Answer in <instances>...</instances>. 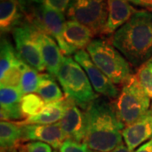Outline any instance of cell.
Masks as SVG:
<instances>
[{
	"instance_id": "6da1fadb",
	"label": "cell",
	"mask_w": 152,
	"mask_h": 152,
	"mask_svg": "<svg viewBox=\"0 0 152 152\" xmlns=\"http://www.w3.org/2000/svg\"><path fill=\"white\" fill-rule=\"evenodd\" d=\"M86 135L84 142L90 151L110 152L123 144L121 123L112 103L96 98L85 110Z\"/></svg>"
},
{
	"instance_id": "7a4b0ae2",
	"label": "cell",
	"mask_w": 152,
	"mask_h": 152,
	"mask_svg": "<svg viewBox=\"0 0 152 152\" xmlns=\"http://www.w3.org/2000/svg\"><path fill=\"white\" fill-rule=\"evenodd\" d=\"M109 42L128 60L140 68L152 57V11H136L129 20L113 33Z\"/></svg>"
},
{
	"instance_id": "3957f363",
	"label": "cell",
	"mask_w": 152,
	"mask_h": 152,
	"mask_svg": "<svg viewBox=\"0 0 152 152\" xmlns=\"http://www.w3.org/2000/svg\"><path fill=\"white\" fill-rule=\"evenodd\" d=\"M86 51L93 63L116 86H123L133 75L130 64L107 40L94 39Z\"/></svg>"
},
{
	"instance_id": "277c9868",
	"label": "cell",
	"mask_w": 152,
	"mask_h": 152,
	"mask_svg": "<svg viewBox=\"0 0 152 152\" xmlns=\"http://www.w3.org/2000/svg\"><path fill=\"white\" fill-rule=\"evenodd\" d=\"M57 79L64 91L65 97L83 111L98 98L86 73L70 56H64Z\"/></svg>"
},
{
	"instance_id": "5b68a950",
	"label": "cell",
	"mask_w": 152,
	"mask_h": 152,
	"mask_svg": "<svg viewBox=\"0 0 152 152\" xmlns=\"http://www.w3.org/2000/svg\"><path fill=\"white\" fill-rule=\"evenodd\" d=\"M151 100L136 75H133L123 85L114 105L121 123L127 126L141 118L151 108Z\"/></svg>"
},
{
	"instance_id": "8992f818",
	"label": "cell",
	"mask_w": 152,
	"mask_h": 152,
	"mask_svg": "<svg viewBox=\"0 0 152 152\" xmlns=\"http://www.w3.org/2000/svg\"><path fill=\"white\" fill-rule=\"evenodd\" d=\"M69 20L86 26L94 36L102 35L108 19L107 0H71L66 12Z\"/></svg>"
},
{
	"instance_id": "52a82bcc",
	"label": "cell",
	"mask_w": 152,
	"mask_h": 152,
	"mask_svg": "<svg viewBox=\"0 0 152 152\" xmlns=\"http://www.w3.org/2000/svg\"><path fill=\"white\" fill-rule=\"evenodd\" d=\"M15 49L21 60L38 72L46 69L40 45L38 42L39 30L26 20L13 31Z\"/></svg>"
},
{
	"instance_id": "ba28073f",
	"label": "cell",
	"mask_w": 152,
	"mask_h": 152,
	"mask_svg": "<svg viewBox=\"0 0 152 152\" xmlns=\"http://www.w3.org/2000/svg\"><path fill=\"white\" fill-rule=\"evenodd\" d=\"M74 58L86 73L93 89L99 94L110 99H117L119 90L93 63L87 51L77 52Z\"/></svg>"
},
{
	"instance_id": "9c48e42d",
	"label": "cell",
	"mask_w": 152,
	"mask_h": 152,
	"mask_svg": "<svg viewBox=\"0 0 152 152\" xmlns=\"http://www.w3.org/2000/svg\"><path fill=\"white\" fill-rule=\"evenodd\" d=\"M22 142H43L59 150L63 143L65 141L66 136L61 129L59 123L53 124H31L21 126Z\"/></svg>"
},
{
	"instance_id": "30bf717a",
	"label": "cell",
	"mask_w": 152,
	"mask_h": 152,
	"mask_svg": "<svg viewBox=\"0 0 152 152\" xmlns=\"http://www.w3.org/2000/svg\"><path fill=\"white\" fill-rule=\"evenodd\" d=\"M59 124L67 140L84 142L86 135L85 111L80 109V107L68 98H66L64 115Z\"/></svg>"
},
{
	"instance_id": "8fae6325",
	"label": "cell",
	"mask_w": 152,
	"mask_h": 152,
	"mask_svg": "<svg viewBox=\"0 0 152 152\" xmlns=\"http://www.w3.org/2000/svg\"><path fill=\"white\" fill-rule=\"evenodd\" d=\"M151 138H152V104L146 113L133 124L125 126L123 130L125 145L133 151Z\"/></svg>"
},
{
	"instance_id": "7c38bea8",
	"label": "cell",
	"mask_w": 152,
	"mask_h": 152,
	"mask_svg": "<svg viewBox=\"0 0 152 152\" xmlns=\"http://www.w3.org/2000/svg\"><path fill=\"white\" fill-rule=\"evenodd\" d=\"M23 96L24 95L20 88L1 87V121L15 122V120H24L25 115L23 114L21 110V99Z\"/></svg>"
},
{
	"instance_id": "4fadbf2b",
	"label": "cell",
	"mask_w": 152,
	"mask_h": 152,
	"mask_svg": "<svg viewBox=\"0 0 152 152\" xmlns=\"http://www.w3.org/2000/svg\"><path fill=\"white\" fill-rule=\"evenodd\" d=\"M38 42L46 69L48 74L57 79L64 58L58 44H57L54 38L41 31L38 34Z\"/></svg>"
},
{
	"instance_id": "5bb4252c",
	"label": "cell",
	"mask_w": 152,
	"mask_h": 152,
	"mask_svg": "<svg viewBox=\"0 0 152 152\" xmlns=\"http://www.w3.org/2000/svg\"><path fill=\"white\" fill-rule=\"evenodd\" d=\"M108 6V19L102 35L112 36L125 23L129 20L137 10L129 0H107Z\"/></svg>"
},
{
	"instance_id": "9a60e30c",
	"label": "cell",
	"mask_w": 152,
	"mask_h": 152,
	"mask_svg": "<svg viewBox=\"0 0 152 152\" xmlns=\"http://www.w3.org/2000/svg\"><path fill=\"white\" fill-rule=\"evenodd\" d=\"M94 34L80 22L69 20L65 22L63 37L72 54L87 48L91 42Z\"/></svg>"
},
{
	"instance_id": "2e32d148",
	"label": "cell",
	"mask_w": 152,
	"mask_h": 152,
	"mask_svg": "<svg viewBox=\"0 0 152 152\" xmlns=\"http://www.w3.org/2000/svg\"><path fill=\"white\" fill-rule=\"evenodd\" d=\"M25 20L20 0H0V30L1 34L13 31Z\"/></svg>"
},
{
	"instance_id": "e0dca14e",
	"label": "cell",
	"mask_w": 152,
	"mask_h": 152,
	"mask_svg": "<svg viewBox=\"0 0 152 152\" xmlns=\"http://www.w3.org/2000/svg\"><path fill=\"white\" fill-rule=\"evenodd\" d=\"M66 108V97L59 102L47 104L45 108L37 115L29 117L21 121L15 122L19 126L31 124H53L63 118Z\"/></svg>"
},
{
	"instance_id": "ac0fdd59",
	"label": "cell",
	"mask_w": 152,
	"mask_h": 152,
	"mask_svg": "<svg viewBox=\"0 0 152 152\" xmlns=\"http://www.w3.org/2000/svg\"><path fill=\"white\" fill-rule=\"evenodd\" d=\"M20 142H22V128L15 122L1 121L0 145L1 152H14Z\"/></svg>"
},
{
	"instance_id": "d6986e66",
	"label": "cell",
	"mask_w": 152,
	"mask_h": 152,
	"mask_svg": "<svg viewBox=\"0 0 152 152\" xmlns=\"http://www.w3.org/2000/svg\"><path fill=\"white\" fill-rule=\"evenodd\" d=\"M53 76L50 74H41V80L37 93L47 104L53 103L63 100L65 96L56 83Z\"/></svg>"
},
{
	"instance_id": "ffe728a7",
	"label": "cell",
	"mask_w": 152,
	"mask_h": 152,
	"mask_svg": "<svg viewBox=\"0 0 152 152\" xmlns=\"http://www.w3.org/2000/svg\"><path fill=\"white\" fill-rule=\"evenodd\" d=\"M0 77L4 75L7 71L21 59L14 48L10 40L5 37L1 38V53H0Z\"/></svg>"
},
{
	"instance_id": "44dd1931",
	"label": "cell",
	"mask_w": 152,
	"mask_h": 152,
	"mask_svg": "<svg viewBox=\"0 0 152 152\" xmlns=\"http://www.w3.org/2000/svg\"><path fill=\"white\" fill-rule=\"evenodd\" d=\"M46 102L38 94L30 93L24 95L21 99V110L26 118L39 114L47 106Z\"/></svg>"
},
{
	"instance_id": "7402d4cb",
	"label": "cell",
	"mask_w": 152,
	"mask_h": 152,
	"mask_svg": "<svg viewBox=\"0 0 152 152\" xmlns=\"http://www.w3.org/2000/svg\"><path fill=\"white\" fill-rule=\"evenodd\" d=\"M26 67H27V64H25L21 59L18 61L15 65L12 66L10 69L6 72L4 75L0 77L1 87L20 88L22 75Z\"/></svg>"
},
{
	"instance_id": "603a6c76",
	"label": "cell",
	"mask_w": 152,
	"mask_h": 152,
	"mask_svg": "<svg viewBox=\"0 0 152 152\" xmlns=\"http://www.w3.org/2000/svg\"><path fill=\"white\" fill-rule=\"evenodd\" d=\"M41 80V74L37 70L28 66L22 75L20 89L23 95L37 92Z\"/></svg>"
},
{
	"instance_id": "cb8c5ba5",
	"label": "cell",
	"mask_w": 152,
	"mask_h": 152,
	"mask_svg": "<svg viewBox=\"0 0 152 152\" xmlns=\"http://www.w3.org/2000/svg\"><path fill=\"white\" fill-rule=\"evenodd\" d=\"M136 76L145 92L152 100V57L138 69Z\"/></svg>"
},
{
	"instance_id": "d4e9b609",
	"label": "cell",
	"mask_w": 152,
	"mask_h": 152,
	"mask_svg": "<svg viewBox=\"0 0 152 152\" xmlns=\"http://www.w3.org/2000/svg\"><path fill=\"white\" fill-rule=\"evenodd\" d=\"M59 152H90V150L83 142L66 140L60 147Z\"/></svg>"
},
{
	"instance_id": "484cf974",
	"label": "cell",
	"mask_w": 152,
	"mask_h": 152,
	"mask_svg": "<svg viewBox=\"0 0 152 152\" xmlns=\"http://www.w3.org/2000/svg\"><path fill=\"white\" fill-rule=\"evenodd\" d=\"M26 152H53L51 146L43 142L33 141L25 145Z\"/></svg>"
},
{
	"instance_id": "4316f807",
	"label": "cell",
	"mask_w": 152,
	"mask_h": 152,
	"mask_svg": "<svg viewBox=\"0 0 152 152\" xmlns=\"http://www.w3.org/2000/svg\"><path fill=\"white\" fill-rule=\"evenodd\" d=\"M71 0H45V4L49 8L64 14L68 10Z\"/></svg>"
},
{
	"instance_id": "83f0119b",
	"label": "cell",
	"mask_w": 152,
	"mask_h": 152,
	"mask_svg": "<svg viewBox=\"0 0 152 152\" xmlns=\"http://www.w3.org/2000/svg\"><path fill=\"white\" fill-rule=\"evenodd\" d=\"M136 6L141 7L144 10L152 11V0H129Z\"/></svg>"
},
{
	"instance_id": "f1b7e54d",
	"label": "cell",
	"mask_w": 152,
	"mask_h": 152,
	"mask_svg": "<svg viewBox=\"0 0 152 152\" xmlns=\"http://www.w3.org/2000/svg\"><path fill=\"white\" fill-rule=\"evenodd\" d=\"M135 152H152V140L145 144H143L141 146L139 147V149Z\"/></svg>"
},
{
	"instance_id": "f546056e",
	"label": "cell",
	"mask_w": 152,
	"mask_h": 152,
	"mask_svg": "<svg viewBox=\"0 0 152 152\" xmlns=\"http://www.w3.org/2000/svg\"><path fill=\"white\" fill-rule=\"evenodd\" d=\"M90 152H95V151H90ZM110 152H134L133 151H131L129 150L127 145H125L124 144H122L121 145H119L118 147H117L116 149H114L113 151H112Z\"/></svg>"
},
{
	"instance_id": "4dcf8cb0",
	"label": "cell",
	"mask_w": 152,
	"mask_h": 152,
	"mask_svg": "<svg viewBox=\"0 0 152 152\" xmlns=\"http://www.w3.org/2000/svg\"><path fill=\"white\" fill-rule=\"evenodd\" d=\"M14 152H17V151H16V150H15V151H14Z\"/></svg>"
},
{
	"instance_id": "1f68e13d",
	"label": "cell",
	"mask_w": 152,
	"mask_h": 152,
	"mask_svg": "<svg viewBox=\"0 0 152 152\" xmlns=\"http://www.w3.org/2000/svg\"><path fill=\"white\" fill-rule=\"evenodd\" d=\"M53 152H57V151H53Z\"/></svg>"
},
{
	"instance_id": "d6a6232c",
	"label": "cell",
	"mask_w": 152,
	"mask_h": 152,
	"mask_svg": "<svg viewBox=\"0 0 152 152\" xmlns=\"http://www.w3.org/2000/svg\"><path fill=\"white\" fill-rule=\"evenodd\" d=\"M151 140H152V138H151Z\"/></svg>"
}]
</instances>
